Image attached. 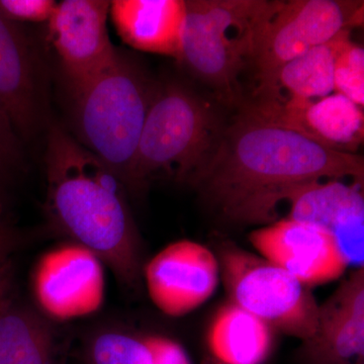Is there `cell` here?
<instances>
[{
    "label": "cell",
    "mask_w": 364,
    "mask_h": 364,
    "mask_svg": "<svg viewBox=\"0 0 364 364\" xmlns=\"http://www.w3.org/2000/svg\"><path fill=\"white\" fill-rule=\"evenodd\" d=\"M85 356L88 364H155L149 339L111 328L91 333Z\"/></svg>",
    "instance_id": "19"
},
{
    "label": "cell",
    "mask_w": 364,
    "mask_h": 364,
    "mask_svg": "<svg viewBox=\"0 0 364 364\" xmlns=\"http://www.w3.org/2000/svg\"><path fill=\"white\" fill-rule=\"evenodd\" d=\"M148 293L159 310L186 315L212 298L220 280L218 256L196 242L170 244L144 267Z\"/></svg>",
    "instance_id": "11"
},
{
    "label": "cell",
    "mask_w": 364,
    "mask_h": 364,
    "mask_svg": "<svg viewBox=\"0 0 364 364\" xmlns=\"http://www.w3.org/2000/svg\"><path fill=\"white\" fill-rule=\"evenodd\" d=\"M363 186L364 160L239 109L212 159L189 184L220 215L239 224H272L291 189L326 179Z\"/></svg>",
    "instance_id": "1"
},
{
    "label": "cell",
    "mask_w": 364,
    "mask_h": 364,
    "mask_svg": "<svg viewBox=\"0 0 364 364\" xmlns=\"http://www.w3.org/2000/svg\"><path fill=\"white\" fill-rule=\"evenodd\" d=\"M157 82L130 55L70 93L78 142L130 191L132 168Z\"/></svg>",
    "instance_id": "4"
},
{
    "label": "cell",
    "mask_w": 364,
    "mask_h": 364,
    "mask_svg": "<svg viewBox=\"0 0 364 364\" xmlns=\"http://www.w3.org/2000/svg\"><path fill=\"white\" fill-rule=\"evenodd\" d=\"M0 364H57L49 321L11 299L0 309Z\"/></svg>",
    "instance_id": "17"
},
{
    "label": "cell",
    "mask_w": 364,
    "mask_h": 364,
    "mask_svg": "<svg viewBox=\"0 0 364 364\" xmlns=\"http://www.w3.org/2000/svg\"><path fill=\"white\" fill-rule=\"evenodd\" d=\"M249 241L261 257L306 287L339 279L348 267L331 237L289 218L254 230Z\"/></svg>",
    "instance_id": "12"
},
{
    "label": "cell",
    "mask_w": 364,
    "mask_h": 364,
    "mask_svg": "<svg viewBox=\"0 0 364 364\" xmlns=\"http://www.w3.org/2000/svg\"><path fill=\"white\" fill-rule=\"evenodd\" d=\"M155 364H191L188 353L176 342L162 337H150Z\"/></svg>",
    "instance_id": "23"
},
{
    "label": "cell",
    "mask_w": 364,
    "mask_h": 364,
    "mask_svg": "<svg viewBox=\"0 0 364 364\" xmlns=\"http://www.w3.org/2000/svg\"><path fill=\"white\" fill-rule=\"evenodd\" d=\"M351 31L340 33L335 53L333 82L335 92L354 104L364 105V50L350 38Z\"/></svg>",
    "instance_id": "20"
},
{
    "label": "cell",
    "mask_w": 364,
    "mask_h": 364,
    "mask_svg": "<svg viewBox=\"0 0 364 364\" xmlns=\"http://www.w3.org/2000/svg\"><path fill=\"white\" fill-rule=\"evenodd\" d=\"M18 234L2 223L0 224V262L9 259L14 251L18 248Z\"/></svg>",
    "instance_id": "25"
},
{
    "label": "cell",
    "mask_w": 364,
    "mask_h": 364,
    "mask_svg": "<svg viewBox=\"0 0 364 364\" xmlns=\"http://www.w3.org/2000/svg\"><path fill=\"white\" fill-rule=\"evenodd\" d=\"M109 14L124 44L178 61L186 16L184 0H114Z\"/></svg>",
    "instance_id": "15"
},
{
    "label": "cell",
    "mask_w": 364,
    "mask_h": 364,
    "mask_svg": "<svg viewBox=\"0 0 364 364\" xmlns=\"http://www.w3.org/2000/svg\"><path fill=\"white\" fill-rule=\"evenodd\" d=\"M0 107L21 140H28L43 121L39 64L33 45L18 23L0 14Z\"/></svg>",
    "instance_id": "13"
},
{
    "label": "cell",
    "mask_w": 364,
    "mask_h": 364,
    "mask_svg": "<svg viewBox=\"0 0 364 364\" xmlns=\"http://www.w3.org/2000/svg\"><path fill=\"white\" fill-rule=\"evenodd\" d=\"M107 0H64L48 21V32L70 93L111 65L117 51L109 39Z\"/></svg>",
    "instance_id": "8"
},
{
    "label": "cell",
    "mask_w": 364,
    "mask_h": 364,
    "mask_svg": "<svg viewBox=\"0 0 364 364\" xmlns=\"http://www.w3.org/2000/svg\"><path fill=\"white\" fill-rule=\"evenodd\" d=\"M340 33L280 67L267 83L256 88L254 100H314L335 92L333 69Z\"/></svg>",
    "instance_id": "18"
},
{
    "label": "cell",
    "mask_w": 364,
    "mask_h": 364,
    "mask_svg": "<svg viewBox=\"0 0 364 364\" xmlns=\"http://www.w3.org/2000/svg\"><path fill=\"white\" fill-rule=\"evenodd\" d=\"M218 260L229 301L287 336L306 341L315 334L320 305L309 287L235 246L222 248Z\"/></svg>",
    "instance_id": "6"
},
{
    "label": "cell",
    "mask_w": 364,
    "mask_h": 364,
    "mask_svg": "<svg viewBox=\"0 0 364 364\" xmlns=\"http://www.w3.org/2000/svg\"><path fill=\"white\" fill-rule=\"evenodd\" d=\"M53 223L114 272L124 286L142 277L143 246L122 182L100 158L57 126L45 153Z\"/></svg>",
    "instance_id": "2"
},
{
    "label": "cell",
    "mask_w": 364,
    "mask_h": 364,
    "mask_svg": "<svg viewBox=\"0 0 364 364\" xmlns=\"http://www.w3.org/2000/svg\"><path fill=\"white\" fill-rule=\"evenodd\" d=\"M227 123L221 112L181 81L157 83L131 174L130 193L151 179L191 182L212 159Z\"/></svg>",
    "instance_id": "3"
},
{
    "label": "cell",
    "mask_w": 364,
    "mask_h": 364,
    "mask_svg": "<svg viewBox=\"0 0 364 364\" xmlns=\"http://www.w3.org/2000/svg\"><path fill=\"white\" fill-rule=\"evenodd\" d=\"M14 272L11 258L0 262V309L11 299L13 291Z\"/></svg>",
    "instance_id": "24"
},
{
    "label": "cell",
    "mask_w": 364,
    "mask_h": 364,
    "mask_svg": "<svg viewBox=\"0 0 364 364\" xmlns=\"http://www.w3.org/2000/svg\"><path fill=\"white\" fill-rule=\"evenodd\" d=\"M181 62L223 102L243 104L239 77L249 64L263 26L279 1L188 0Z\"/></svg>",
    "instance_id": "5"
},
{
    "label": "cell",
    "mask_w": 364,
    "mask_h": 364,
    "mask_svg": "<svg viewBox=\"0 0 364 364\" xmlns=\"http://www.w3.org/2000/svg\"><path fill=\"white\" fill-rule=\"evenodd\" d=\"M57 4L54 0H0V14L18 25L42 23L49 21Z\"/></svg>",
    "instance_id": "22"
},
{
    "label": "cell",
    "mask_w": 364,
    "mask_h": 364,
    "mask_svg": "<svg viewBox=\"0 0 364 364\" xmlns=\"http://www.w3.org/2000/svg\"><path fill=\"white\" fill-rule=\"evenodd\" d=\"M274 330L235 304H225L208 326V350L221 364H263L272 353Z\"/></svg>",
    "instance_id": "16"
},
{
    "label": "cell",
    "mask_w": 364,
    "mask_h": 364,
    "mask_svg": "<svg viewBox=\"0 0 364 364\" xmlns=\"http://www.w3.org/2000/svg\"><path fill=\"white\" fill-rule=\"evenodd\" d=\"M304 352L318 364H363L364 270L358 268L318 308Z\"/></svg>",
    "instance_id": "14"
},
{
    "label": "cell",
    "mask_w": 364,
    "mask_h": 364,
    "mask_svg": "<svg viewBox=\"0 0 364 364\" xmlns=\"http://www.w3.org/2000/svg\"><path fill=\"white\" fill-rule=\"evenodd\" d=\"M23 163L21 139L0 107V222L7 188L21 171Z\"/></svg>",
    "instance_id": "21"
},
{
    "label": "cell",
    "mask_w": 364,
    "mask_h": 364,
    "mask_svg": "<svg viewBox=\"0 0 364 364\" xmlns=\"http://www.w3.org/2000/svg\"><path fill=\"white\" fill-rule=\"evenodd\" d=\"M240 109L298 132L337 152L356 154L363 142V107L340 93L314 100H254L244 102Z\"/></svg>",
    "instance_id": "9"
},
{
    "label": "cell",
    "mask_w": 364,
    "mask_h": 364,
    "mask_svg": "<svg viewBox=\"0 0 364 364\" xmlns=\"http://www.w3.org/2000/svg\"><path fill=\"white\" fill-rule=\"evenodd\" d=\"M363 7V1L354 0L277 2L254 53L252 65L259 80L258 86L267 83L287 62L330 42L343 31L360 26Z\"/></svg>",
    "instance_id": "7"
},
{
    "label": "cell",
    "mask_w": 364,
    "mask_h": 364,
    "mask_svg": "<svg viewBox=\"0 0 364 364\" xmlns=\"http://www.w3.org/2000/svg\"><path fill=\"white\" fill-rule=\"evenodd\" d=\"M363 186L326 179L291 189L284 198L289 219L306 223L331 237L347 267L363 268Z\"/></svg>",
    "instance_id": "10"
}]
</instances>
